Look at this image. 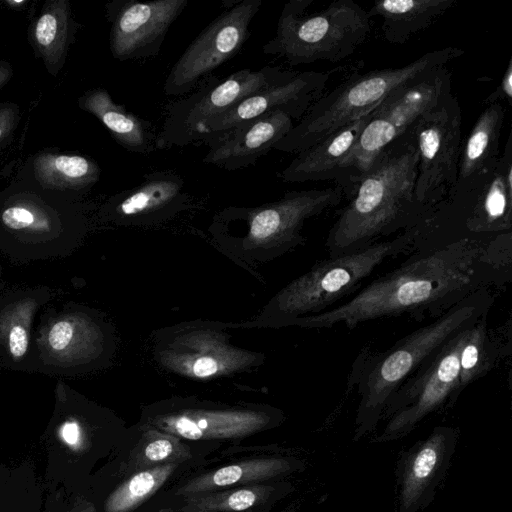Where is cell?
Masks as SVG:
<instances>
[{
    "label": "cell",
    "mask_w": 512,
    "mask_h": 512,
    "mask_svg": "<svg viewBox=\"0 0 512 512\" xmlns=\"http://www.w3.org/2000/svg\"><path fill=\"white\" fill-rule=\"evenodd\" d=\"M511 244L512 231L412 251L343 303L297 322L317 329L342 324L352 330L367 321L403 315L416 321L436 319L471 294L510 282Z\"/></svg>",
    "instance_id": "cell-1"
},
{
    "label": "cell",
    "mask_w": 512,
    "mask_h": 512,
    "mask_svg": "<svg viewBox=\"0 0 512 512\" xmlns=\"http://www.w3.org/2000/svg\"><path fill=\"white\" fill-rule=\"evenodd\" d=\"M412 126L383 151L339 211L327 234L329 257L365 249L430 214L414 194L418 156Z\"/></svg>",
    "instance_id": "cell-2"
},
{
    "label": "cell",
    "mask_w": 512,
    "mask_h": 512,
    "mask_svg": "<svg viewBox=\"0 0 512 512\" xmlns=\"http://www.w3.org/2000/svg\"><path fill=\"white\" fill-rule=\"evenodd\" d=\"M493 289H481L383 352H367L354 364L349 384L359 397L353 441L373 432L381 422L389 398L454 335L489 313Z\"/></svg>",
    "instance_id": "cell-3"
},
{
    "label": "cell",
    "mask_w": 512,
    "mask_h": 512,
    "mask_svg": "<svg viewBox=\"0 0 512 512\" xmlns=\"http://www.w3.org/2000/svg\"><path fill=\"white\" fill-rule=\"evenodd\" d=\"M463 53L458 47L448 46L427 52L402 67L352 74L314 102L273 149L296 154L307 149L370 113L397 89L431 70L447 66Z\"/></svg>",
    "instance_id": "cell-4"
},
{
    "label": "cell",
    "mask_w": 512,
    "mask_h": 512,
    "mask_svg": "<svg viewBox=\"0 0 512 512\" xmlns=\"http://www.w3.org/2000/svg\"><path fill=\"white\" fill-rule=\"evenodd\" d=\"M314 0H289L280 13L274 37L262 51L289 65L336 63L351 56L368 38L371 18L354 0H335L308 13Z\"/></svg>",
    "instance_id": "cell-5"
},
{
    "label": "cell",
    "mask_w": 512,
    "mask_h": 512,
    "mask_svg": "<svg viewBox=\"0 0 512 512\" xmlns=\"http://www.w3.org/2000/svg\"><path fill=\"white\" fill-rule=\"evenodd\" d=\"M451 76L447 66L431 70L391 93L371 112L334 181L342 188L345 199L354 194L383 151L451 92Z\"/></svg>",
    "instance_id": "cell-6"
},
{
    "label": "cell",
    "mask_w": 512,
    "mask_h": 512,
    "mask_svg": "<svg viewBox=\"0 0 512 512\" xmlns=\"http://www.w3.org/2000/svg\"><path fill=\"white\" fill-rule=\"evenodd\" d=\"M413 236L410 228L365 249L317 262L289 286L282 298L283 310L293 316L332 309L356 294L386 260L411 252Z\"/></svg>",
    "instance_id": "cell-7"
},
{
    "label": "cell",
    "mask_w": 512,
    "mask_h": 512,
    "mask_svg": "<svg viewBox=\"0 0 512 512\" xmlns=\"http://www.w3.org/2000/svg\"><path fill=\"white\" fill-rule=\"evenodd\" d=\"M471 325L454 335L393 393L382 413L381 421L386 424L370 443L402 439L427 417L456 403L462 393L460 350Z\"/></svg>",
    "instance_id": "cell-8"
},
{
    "label": "cell",
    "mask_w": 512,
    "mask_h": 512,
    "mask_svg": "<svg viewBox=\"0 0 512 512\" xmlns=\"http://www.w3.org/2000/svg\"><path fill=\"white\" fill-rule=\"evenodd\" d=\"M298 71L264 66L258 71L242 69L224 79H203L190 95L172 103L167 110L156 149L184 147L197 141L198 129L247 96L293 78Z\"/></svg>",
    "instance_id": "cell-9"
},
{
    "label": "cell",
    "mask_w": 512,
    "mask_h": 512,
    "mask_svg": "<svg viewBox=\"0 0 512 512\" xmlns=\"http://www.w3.org/2000/svg\"><path fill=\"white\" fill-rule=\"evenodd\" d=\"M461 123L458 98L450 92L412 126L418 156L414 194L429 212L455 186L462 143Z\"/></svg>",
    "instance_id": "cell-10"
},
{
    "label": "cell",
    "mask_w": 512,
    "mask_h": 512,
    "mask_svg": "<svg viewBox=\"0 0 512 512\" xmlns=\"http://www.w3.org/2000/svg\"><path fill=\"white\" fill-rule=\"evenodd\" d=\"M262 2L237 1L209 23L171 68L163 85L165 95H185L213 70L236 56L248 37L250 23Z\"/></svg>",
    "instance_id": "cell-11"
},
{
    "label": "cell",
    "mask_w": 512,
    "mask_h": 512,
    "mask_svg": "<svg viewBox=\"0 0 512 512\" xmlns=\"http://www.w3.org/2000/svg\"><path fill=\"white\" fill-rule=\"evenodd\" d=\"M336 70L298 72L290 80L267 86L247 96L202 125L197 132L196 144L211 147L238 127L275 111L285 112L298 122L326 92Z\"/></svg>",
    "instance_id": "cell-12"
},
{
    "label": "cell",
    "mask_w": 512,
    "mask_h": 512,
    "mask_svg": "<svg viewBox=\"0 0 512 512\" xmlns=\"http://www.w3.org/2000/svg\"><path fill=\"white\" fill-rule=\"evenodd\" d=\"M458 438V428L436 426L426 438L399 453L395 512H421L432 504L448 473Z\"/></svg>",
    "instance_id": "cell-13"
},
{
    "label": "cell",
    "mask_w": 512,
    "mask_h": 512,
    "mask_svg": "<svg viewBox=\"0 0 512 512\" xmlns=\"http://www.w3.org/2000/svg\"><path fill=\"white\" fill-rule=\"evenodd\" d=\"M188 3L189 0H113L108 3L113 57L126 61L157 56L169 28Z\"/></svg>",
    "instance_id": "cell-14"
},
{
    "label": "cell",
    "mask_w": 512,
    "mask_h": 512,
    "mask_svg": "<svg viewBox=\"0 0 512 512\" xmlns=\"http://www.w3.org/2000/svg\"><path fill=\"white\" fill-rule=\"evenodd\" d=\"M293 126L294 120L285 112L262 115L211 146L203 162L228 171L246 168L273 149Z\"/></svg>",
    "instance_id": "cell-15"
},
{
    "label": "cell",
    "mask_w": 512,
    "mask_h": 512,
    "mask_svg": "<svg viewBox=\"0 0 512 512\" xmlns=\"http://www.w3.org/2000/svg\"><path fill=\"white\" fill-rule=\"evenodd\" d=\"M504 118L502 103L486 105L481 112L462 140L456 183L447 198L466 195L495 168Z\"/></svg>",
    "instance_id": "cell-16"
},
{
    "label": "cell",
    "mask_w": 512,
    "mask_h": 512,
    "mask_svg": "<svg viewBox=\"0 0 512 512\" xmlns=\"http://www.w3.org/2000/svg\"><path fill=\"white\" fill-rule=\"evenodd\" d=\"M304 469V461L294 456L246 459L200 474L179 487L176 494L187 497L232 487L282 481Z\"/></svg>",
    "instance_id": "cell-17"
},
{
    "label": "cell",
    "mask_w": 512,
    "mask_h": 512,
    "mask_svg": "<svg viewBox=\"0 0 512 512\" xmlns=\"http://www.w3.org/2000/svg\"><path fill=\"white\" fill-rule=\"evenodd\" d=\"M371 112L297 153L280 178L288 183L335 181L341 163L357 142Z\"/></svg>",
    "instance_id": "cell-18"
},
{
    "label": "cell",
    "mask_w": 512,
    "mask_h": 512,
    "mask_svg": "<svg viewBox=\"0 0 512 512\" xmlns=\"http://www.w3.org/2000/svg\"><path fill=\"white\" fill-rule=\"evenodd\" d=\"M267 422L249 412L193 411L160 417L152 428L187 440L237 439L261 430Z\"/></svg>",
    "instance_id": "cell-19"
},
{
    "label": "cell",
    "mask_w": 512,
    "mask_h": 512,
    "mask_svg": "<svg viewBox=\"0 0 512 512\" xmlns=\"http://www.w3.org/2000/svg\"><path fill=\"white\" fill-rule=\"evenodd\" d=\"M183 178L172 170L154 171L143 182L114 196L111 207L122 218L158 215L179 207L185 200Z\"/></svg>",
    "instance_id": "cell-20"
},
{
    "label": "cell",
    "mask_w": 512,
    "mask_h": 512,
    "mask_svg": "<svg viewBox=\"0 0 512 512\" xmlns=\"http://www.w3.org/2000/svg\"><path fill=\"white\" fill-rule=\"evenodd\" d=\"M79 106L97 117L123 148L130 152L149 154L156 149V135L149 121L115 103L103 88L87 91L79 99Z\"/></svg>",
    "instance_id": "cell-21"
},
{
    "label": "cell",
    "mask_w": 512,
    "mask_h": 512,
    "mask_svg": "<svg viewBox=\"0 0 512 512\" xmlns=\"http://www.w3.org/2000/svg\"><path fill=\"white\" fill-rule=\"evenodd\" d=\"M458 0H380L367 11L370 18L381 19L384 39L391 44H404L427 29L450 10Z\"/></svg>",
    "instance_id": "cell-22"
},
{
    "label": "cell",
    "mask_w": 512,
    "mask_h": 512,
    "mask_svg": "<svg viewBox=\"0 0 512 512\" xmlns=\"http://www.w3.org/2000/svg\"><path fill=\"white\" fill-rule=\"evenodd\" d=\"M511 354V332L501 327L496 331L488 324V313L482 315L467 331L460 350V389L487 375Z\"/></svg>",
    "instance_id": "cell-23"
},
{
    "label": "cell",
    "mask_w": 512,
    "mask_h": 512,
    "mask_svg": "<svg viewBox=\"0 0 512 512\" xmlns=\"http://www.w3.org/2000/svg\"><path fill=\"white\" fill-rule=\"evenodd\" d=\"M294 491L286 481L232 487L184 497L185 509L204 512H245L261 505H273Z\"/></svg>",
    "instance_id": "cell-24"
},
{
    "label": "cell",
    "mask_w": 512,
    "mask_h": 512,
    "mask_svg": "<svg viewBox=\"0 0 512 512\" xmlns=\"http://www.w3.org/2000/svg\"><path fill=\"white\" fill-rule=\"evenodd\" d=\"M73 21L68 2L49 1L33 26V45L47 68L57 71L72 37Z\"/></svg>",
    "instance_id": "cell-25"
},
{
    "label": "cell",
    "mask_w": 512,
    "mask_h": 512,
    "mask_svg": "<svg viewBox=\"0 0 512 512\" xmlns=\"http://www.w3.org/2000/svg\"><path fill=\"white\" fill-rule=\"evenodd\" d=\"M34 173L47 187L81 189L98 181L100 169L85 156L45 153L36 157Z\"/></svg>",
    "instance_id": "cell-26"
},
{
    "label": "cell",
    "mask_w": 512,
    "mask_h": 512,
    "mask_svg": "<svg viewBox=\"0 0 512 512\" xmlns=\"http://www.w3.org/2000/svg\"><path fill=\"white\" fill-rule=\"evenodd\" d=\"M192 456L190 447L180 438L153 428L146 430L131 450L125 472L133 473L169 465L182 464Z\"/></svg>",
    "instance_id": "cell-27"
},
{
    "label": "cell",
    "mask_w": 512,
    "mask_h": 512,
    "mask_svg": "<svg viewBox=\"0 0 512 512\" xmlns=\"http://www.w3.org/2000/svg\"><path fill=\"white\" fill-rule=\"evenodd\" d=\"M180 464L159 466L129 475L107 498L106 512H132L155 494Z\"/></svg>",
    "instance_id": "cell-28"
},
{
    "label": "cell",
    "mask_w": 512,
    "mask_h": 512,
    "mask_svg": "<svg viewBox=\"0 0 512 512\" xmlns=\"http://www.w3.org/2000/svg\"><path fill=\"white\" fill-rule=\"evenodd\" d=\"M34 309L33 300H22L9 306L0 316V333L14 360L22 358L28 349Z\"/></svg>",
    "instance_id": "cell-29"
},
{
    "label": "cell",
    "mask_w": 512,
    "mask_h": 512,
    "mask_svg": "<svg viewBox=\"0 0 512 512\" xmlns=\"http://www.w3.org/2000/svg\"><path fill=\"white\" fill-rule=\"evenodd\" d=\"M79 337L78 324L72 318H63L49 328L46 343L52 354L68 359L76 352Z\"/></svg>",
    "instance_id": "cell-30"
},
{
    "label": "cell",
    "mask_w": 512,
    "mask_h": 512,
    "mask_svg": "<svg viewBox=\"0 0 512 512\" xmlns=\"http://www.w3.org/2000/svg\"><path fill=\"white\" fill-rule=\"evenodd\" d=\"M1 219L6 227L13 230L26 229L38 222L34 211L19 205L6 208L2 213Z\"/></svg>",
    "instance_id": "cell-31"
},
{
    "label": "cell",
    "mask_w": 512,
    "mask_h": 512,
    "mask_svg": "<svg viewBox=\"0 0 512 512\" xmlns=\"http://www.w3.org/2000/svg\"><path fill=\"white\" fill-rule=\"evenodd\" d=\"M506 101L512 104V59L510 58L498 87L484 100L486 105Z\"/></svg>",
    "instance_id": "cell-32"
},
{
    "label": "cell",
    "mask_w": 512,
    "mask_h": 512,
    "mask_svg": "<svg viewBox=\"0 0 512 512\" xmlns=\"http://www.w3.org/2000/svg\"><path fill=\"white\" fill-rule=\"evenodd\" d=\"M17 120V108L14 105L0 106V141L13 130Z\"/></svg>",
    "instance_id": "cell-33"
},
{
    "label": "cell",
    "mask_w": 512,
    "mask_h": 512,
    "mask_svg": "<svg viewBox=\"0 0 512 512\" xmlns=\"http://www.w3.org/2000/svg\"><path fill=\"white\" fill-rule=\"evenodd\" d=\"M218 370V364L215 359L210 357H201L193 364V373L197 377H208L215 374Z\"/></svg>",
    "instance_id": "cell-34"
},
{
    "label": "cell",
    "mask_w": 512,
    "mask_h": 512,
    "mask_svg": "<svg viewBox=\"0 0 512 512\" xmlns=\"http://www.w3.org/2000/svg\"><path fill=\"white\" fill-rule=\"evenodd\" d=\"M80 432V426L76 421H67L60 429L62 439L70 445H74L79 441Z\"/></svg>",
    "instance_id": "cell-35"
},
{
    "label": "cell",
    "mask_w": 512,
    "mask_h": 512,
    "mask_svg": "<svg viewBox=\"0 0 512 512\" xmlns=\"http://www.w3.org/2000/svg\"><path fill=\"white\" fill-rule=\"evenodd\" d=\"M12 73L13 71L9 63L0 61V88L9 81Z\"/></svg>",
    "instance_id": "cell-36"
},
{
    "label": "cell",
    "mask_w": 512,
    "mask_h": 512,
    "mask_svg": "<svg viewBox=\"0 0 512 512\" xmlns=\"http://www.w3.org/2000/svg\"><path fill=\"white\" fill-rule=\"evenodd\" d=\"M302 505V499H296L292 501L288 506H286L280 512H296Z\"/></svg>",
    "instance_id": "cell-37"
},
{
    "label": "cell",
    "mask_w": 512,
    "mask_h": 512,
    "mask_svg": "<svg viewBox=\"0 0 512 512\" xmlns=\"http://www.w3.org/2000/svg\"><path fill=\"white\" fill-rule=\"evenodd\" d=\"M184 512H204V511L194 510V509H185Z\"/></svg>",
    "instance_id": "cell-38"
},
{
    "label": "cell",
    "mask_w": 512,
    "mask_h": 512,
    "mask_svg": "<svg viewBox=\"0 0 512 512\" xmlns=\"http://www.w3.org/2000/svg\"><path fill=\"white\" fill-rule=\"evenodd\" d=\"M85 512H92V511H85Z\"/></svg>",
    "instance_id": "cell-39"
}]
</instances>
